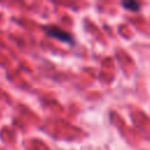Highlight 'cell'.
I'll return each instance as SVG.
<instances>
[{
	"label": "cell",
	"instance_id": "obj_1",
	"mask_svg": "<svg viewBox=\"0 0 150 150\" xmlns=\"http://www.w3.org/2000/svg\"><path fill=\"white\" fill-rule=\"evenodd\" d=\"M43 29H45V33L48 36L53 38V39L60 40L61 42H64V43H68V45H74L75 43V40H74L73 35L70 33H68L67 30L62 29V28H59L56 26H47Z\"/></svg>",
	"mask_w": 150,
	"mask_h": 150
},
{
	"label": "cell",
	"instance_id": "obj_2",
	"mask_svg": "<svg viewBox=\"0 0 150 150\" xmlns=\"http://www.w3.org/2000/svg\"><path fill=\"white\" fill-rule=\"evenodd\" d=\"M122 6L129 11H139V7H141V4L139 2H136V1H124L122 2Z\"/></svg>",
	"mask_w": 150,
	"mask_h": 150
}]
</instances>
